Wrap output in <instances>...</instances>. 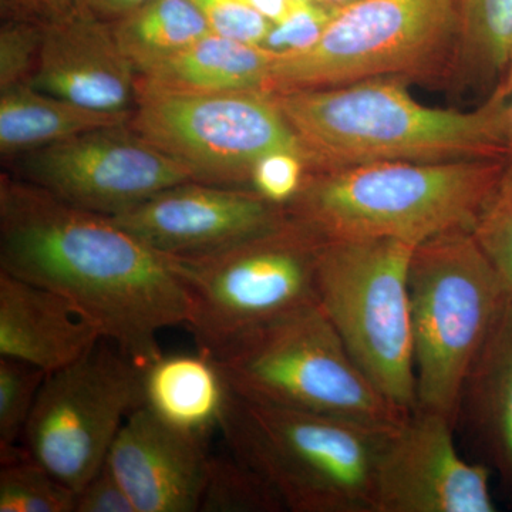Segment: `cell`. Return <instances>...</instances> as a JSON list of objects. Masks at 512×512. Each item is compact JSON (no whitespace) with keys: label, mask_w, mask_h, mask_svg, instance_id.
<instances>
[{"label":"cell","mask_w":512,"mask_h":512,"mask_svg":"<svg viewBox=\"0 0 512 512\" xmlns=\"http://www.w3.org/2000/svg\"><path fill=\"white\" fill-rule=\"evenodd\" d=\"M74 512H137L130 497L113 473L109 464L94 474L82 490L77 493Z\"/></svg>","instance_id":"cell-32"},{"label":"cell","mask_w":512,"mask_h":512,"mask_svg":"<svg viewBox=\"0 0 512 512\" xmlns=\"http://www.w3.org/2000/svg\"><path fill=\"white\" fill-rule=\"evenodd\" d=\"M20 180L97 214L116 217L174 185L194 181L128 124L89 131L13 158Z\"/></svg>","instance_id":"cell-12"},{"label":"cell","mask_w":512,"mask_h":512,"mask_svg":"<svg viewBox=\"0 0 512 512\" xmlns=\"http://www.w3.org/2000/svg\"><path fill=\"white\" fill-rule=\"evenodd\" d=\"M457 46V0H357L336 12L311 49L276 57L266 92L419 79L443 72Z\"/></svg>","instance_id":"cell-8"},{"label":"cell","mask_w":512,"mask_h":512,"mask_svg":"<svg viewBox=\"0 0 512 512\" xmlns=\"http://www.w3.org/2000/svg\"><path fill=\"white\" fill-rule=\"evenodd\" d=\"M308 173V161L301 154L274 151L256 161L249 187L276 207L286 208L302 190Z\"/></svg>","instance_id":"cell-30"},{"label":"cell","mask_w":512,"mask_h":512,"mask_svg":"<svg viewBox=\"0 0 512 512\" xmlns=\"http://www.w3.org/2000/svg\"><path fill=\"white\" fill-rule=\"evenodd\" d=\"M271 94L305 151L309 173L399 161H508L510 100L497 93L471 111L424 106L394 79Z\"/></svg>","instance_id":"cell-2"},{"label":"cell","mask_w":512,"mask_h":512,"mask_svg":"<svg viewBox=\"0 0 512 512\" xmlns=\"http://www.w3.org/2000/svg\"><path fill=\"white\" fill-rule=\"evenodd\" d=\"M208 439L184 433L141 404L124 421L107 457L137 512L201 510Z\"/></svg>","instance_id":"cell-15"},{"label":"cell","mask_w":512,"mask_h":512,"mask_svg":"<svg viewBox=\"0 0 512 512\" xmlns=\"http://www.w3.org/2000/svg\"><path fill=\"white\" fill-rule=\"evenodd\" d=\"M456 421L414 409L394 430L377 473L376 512H494L487 464L464 460Z\"/></svg>","instance_id":"cell-13"},{"label":"cell","mask_w":512,"mask_h":512,"mask_svg":"<svg viewBox=\"0 0 512 512\" xmlns=\"http://www.w3.org/2000/svg\"><path fill=\"white\" fill-rule=\"evenodd\" d=\"M0 269L66 296L141 369L163 356V330L187 325L173 259L13 174L0 177Z\"/></svg>","instance_id":"cell-1"},{"label":"cell","mask_w":512,"mask_h":512,"mask_svg":"<svg viewBox=\"0 0 512 512\" xmlns=\"http://www.w3.org/2000/svg\"><path fill=\"white\" fill-rule=\"evenodd\" d=\"M130 126L180 161L198 183L249 187L256 161L274 151L306 160L266 92L174 93L137 86Z\"/></svg>","instance_id":"cell-10"},{"label":"cell","mask_w":512,"mask_h":512,"mask_svg":"<svg viewBox=\"0 0 512 512\" xmlns=\"http://www.w3.org/2000/svg\"><path fill=\"white\" fill-rule=\"evenodd\" d=\"M478 247L500 276L512 301V167L508 165L503 181L478 215L471 229Z\"/></svg>","instance_id":"cell-27"},{"label":"cell","mask_w":512,"mask_h":512,"mask_svg":"<svg viewBox=\"0 0 512 512\" xmlns=\"http://www.w3.org/2000/svg\"><path fill=\"white\" fill-rule=\"evenodd\" d=\"M238 2L244 3L275 23L285 18L286 13L291 9L293 0H238Z\"/></svg>","instance_id":"cell-35"},{"label":"cell","mask_w":512,"mask_h":512,"mask_svg":"<svg viewBox=\"0 0 512 512\" xmlns=\"http://www.w3.org/2000/svg\"><path fill=\"white\" fill-rule=\"evenodd\" d=\"M302 2H322V0H302Z\"/></svg>","instance_id":"cell-39"},{"label":"cell","mask_w":512,"mask_h":512,"mask_svg":"<svg viewBox=\"0 0 512 512\" xmlns=\"http://www.w3.org/2000/svg\"><path fill=\"white\" fill-rule=\"evenodd\" d=\"M110 25L137 74L177 55L212 32L207 19L191 0H148L126 18Z\"/></svg>","instance_id":"cell-22"},{"label":"cell","mask_w":512,"mask_h":512,"mask_svg":"<svg viewBox=\"0 0 512 512\" xmlns=\"http://www.w3.org/2000/svg\"><path fill=\"white\" fill-rule=\"evenodd\" d=\"M148 0H74V8L103 22L114 23L141 8Z\"/></svg>","instance_id":"cell-34"},{"label":"cell","mask_w":512,"mask_h":512,"mask_svg":"<svg viewBox=\"0 0 512 512\" xmlns=\"http://www.w3.org/2000/svg\"><path fill=\"white\" fill-rule=\"evenodd\" d=\"M191 2L200 9L212 32L238 42L261 46L272 26L271 20L238 0H191Z\"/></svg>","instance_id":"cell-31"},{"label":"cell","mask_w":512,"mask_h":512,"mask_svg":"<svg viewBox=\"0 0 512 512\" xmlns=\"http://www.w3.org/2000/svg\"><path fill=\"white\" fill-rule=\"evenodd\" d=\"M397 429L255 403L232 390L220 427L229 453L293 512H376L380 460Z\"/></svg>","instance_id":"cell-4"},{"label":"cell","mask_w":512,"mask_h":512,"mask_svg":"<svg viewBox=\"0 0 512 512\" xmlns=\"http://www.w3.org/2000/svg\"><path fill=\"white\" fill-rule=\"evenodd\" d=\"M286 217L285 208L252 188L187 181L111 218L158 254L191 258L231 247Z\"/></svg>","instance_id":"cell-14"},{"label":"cell","mask_w":512,"mask_h":512,"mask_svg":"<svg viewBox=\"0 0 512 512\" xmlns=\"http://www.w3.org/2000/svg\"><path fill=\"white\" fill-rule=\"evenodd\" d=\"M131 116L79 106L30 84L13 87L0 92V154L12 161L89 131L128 124Z\"/></svg>","instance_id":"cell-21"},{"label":"cell","mask_w":512,"mask_h":512,"mask_svg":"<svg viewBox=\"0 0 512 512\" xmlns=\"http://www.w3.org/2000/svg\"><path fill=\"white\" fill-rule=\"evenodd\" d=\"M322 2L325 3V5L330 6V8L339 10L352 5V3L357 2V0H322Z\"/></svg>","instance_id":"cell-38"},{"label":"cell","mask_w":512,"mask_h":512,"mask_svg":"<svg viewBox=\"0 0 512 512\" xmlns=\"http://www.w3.org/2000/svg\"><path fill=\"white\" fill-rule=\"evenodd\" d=\"M323 238L288 214L231 247L171 258L190 296L187 325L198 352L217 359L239 338L318 301Z\"/></svg>","instance_id":"cell-7"},{"label":"cell","mask_w":512,"mask_h":512,"mask_svg":"<svg viewBox=\"0 0 512 512\" xmlns=\"http://www.w3.org/2000/svg\"><path fill=\"white\" fill-rule=\"evenodd\" d=\"M30 86L89 109L133 113L137 73L110 23L73 8L42 23V45Z\"/></svg>","instance_id":"cell-16"},{"label":"cell","mask_w":512,"mask_h":512,"mask_svg":"<svg viewBox=\"0 0 512 512\" xmlns=\"http://www.w3.org/2000/svg\"><path fill=\"white\" fill-rule=\"evenodd\" d=\"M143 404V369L101 339L72 365L49 373L22 446L76 493L104 466L124 421Z\"/></svg>","instance_id":"cell-11"},{"label":"cell","mask_w":512,"mask_h":512,"mask_svg":"<svg viewBox=\"0 0 512 512\" xmlns=\"http://www.w3.org/2000/svg\"><path fill=\"white\" fill-rule=\"evenodd\" d=\"M229 396L220 365L198 350L163 353L143 369V406L184 433L210 439L220 430Z\"/></svg>","instance_id":"cell-19"},{"label":"cell","mask_w":512,"mask_h":512,"mask_svg":"<svg viewBox=\"0 0 512 512\" xmlns=\"http://www.w3.org/2000/svg\"><path fill=\"white\" fill-rule=\"evenodd\" d=\"M508 165L512 167V96L508 101Z\"/></svg>","instance_id":"cell-37"},{"label":"cell","mask_w":512,"mask_h":512,"mask_svg":"<svg viewBox=\"0 0 512 512\" xmlns=\"http://www.w3.org/2000/svg\"><path fill=\"white\" fill-rule=\"evenodd\" d=\"M77 493L28 451L2 461L0 512H74Z\"/></svg>","instance_id":"cell-24"},{"label":"cell","mask_w":512,"mask_h":512,"mask_svg":"<svg viewBox=\"0 0 512 512\" xmlns=\"http://www.w3.org/2000/svg\"><path fill=\"white\" fill-rule=\"evenodd\" d=\"M74 8V0H0L2 20L45 23Z\"/></svg>","instance_id":"cell-33"},{"label":"cell","mask_w":512,"mask_h":512,"mask_svg":"<svg viewBox=\"0 0 512 512\" xmlns=\"http://www.w3.org/2000/svg\"><path fill=\"white\" fill-rule=\"evenodd\" d=\"M416 407L456 421L464 383L510 301L471 229L414 248L409 269Z\"/></svg>","instance_id":"cell-5"},{"label":"cell","mask_w":512,"mask_h":512,"mask_svg":"<svg viewBox=\"0 0 512 512\" xmlns=\"http://www.w3.org/2000/svg\"><path fill=\"white\" fill-rule=\"evenodd\" d=\"M512 490V301L507 302L464 383L458 421Z\"/></svg>","instance_id":"cell-18"},{"label":"cell","mask_w":512,"mask_h":512,"mask_svg":"<svg viewBox=\"0 0 512 512\" xmlns=\"http://www.w3.org/2000/svg\"><path fill=\"white\" fill-rule=\"evenodd\" d=\"M42 45V23L2 20L0 92L32 82Z\"/></svg>","instance_id":"cell-29"},{"label":"cell","mask_w":512,"mask_h":512,"mask_svg":"<svg viewBox=\"0 0 512 512\" xmlns=\"http://www.w3.org/2000/svg\"><path fill=\"white\" fill-rule=\"evenodd\" d=\"M494 93L503 97L505 100H510L512 96V50L510 56V63H508L507 72H505L503 79L495 87Z\"/></svg>","instance_id":"cell-36"},{"label":"cell","mask_w":512,"mask_h":512,"mask_svg":"<svg viewBox=\"0 0 512 512\" xmlns=\"http://www.w3.org/2000/svg\"><path fill=\"white\" fill-rule=\"evenodd\" d=\"M416 244L323 239L318 301L362 372L393 404L416 407L409 269Z\"/></svg>","instance_id":"cell-9"},{"label":"cell","mask_w":512,"mask_h":512,"mask_svg":"<svg viewBox=\"0 0 512 512\" xmlns=\"http://www.w3.org/2000/svg\"><path fill=\"white\" fill-rule=\"evenodd\" d=\"M504 158L377 163L308 173L285 208L323 239H427L473 229L507 173Z\"/></svg>","instance_id":"cell-3"},{"label":"cell","mask_w":512,"mask_h":512,"mask_svg":"<svg viewBox=\"0 0 512 512\" xmlns=\"http://www.w3.org/2000/svg\"><path fill=\"white\" fill-rule=\"evenodd\" d=\"M103 338L70 299L0 269V356L53 373Z\"/></svg>","instance_id":"cell-17"},{"label":"cell","mask_w":512,"mask_h":512,"mask_svg":"<svg viewBox=\"0 0 512 512\" xmlns=\"http://www.w3.org/2000/svg\"><path fill=\"white\" fill-rule=\"evenodd\" d=\"M457 3L458 64L483 79H503L512 50V0Z\"/></svg>","instance_id":"cell-23"},{"label":"cell","mask_w":512,"mask_h":512,"mask_svg":"<svg viewBox=\"0 0 512 512\" xmlns=\"http://www.w3.org/2000/svg\"><path fill=\"white\" fill-rule=\"evenodd\" d=\"M285 510L271 487L237 457L212 456L202 495L205 512H275Z\"/></svg>","instance_id":"cell-25"},{"label":"cell","mask_w":512,"mask_h":512,"mask_svg":"<svg viewBox=\"0 0 512 512\" xmlns=\"http://www.w3.org/2000/svg\"><path fill=\"white\" fill-rule=\"evenodd\" d=\"M275 59L261 46L211 32L138 73L137 86L174 93L266 92Z\"/></svg>","instance_id":"cell-20"},{"label":"cell","mask_w":512,"mask_h":512,"mask_svg":"<svg viewBox=\"0 0 512 512\" xmlns=\"http://www.w3.org/2000/svg\"><path fill=\"white\" fill-rule=\"evenodd\" d=\"M336 12L322 2L293 0L285 18L272 23L261 47L276 57L305 52L316 45Z\"/></svg>","instance_id":"cell-28"},{"label":"cell","mask_w":512,"mask_h":512,"mask_svg":"<svg viewBox=\"0 0 512 512\" xmlns=\"http://www.w3.org/2000/svg\"><path fill=\"white\" fill-rule=\"evenodd\" d=\"M214 360L232 392L251 402L383 429L410 414L370 382L319 302L259 326Z\"/></svg>","instance_id":"cell-6"},{"label":"cell","mask_w":512,"mask_h":512,"mask_svg":"<svg viewBox=\"0 0 512 512\" xmlns=\"http://www.w3.org/2000/svg\"><path fill=\"white\" fill-rule=\"evenodd\" d=\"M46 376L39 367L0 356V460L22 451L19 444Z\"/></svg>","instance_id":"cell-26"}]
</instances>
